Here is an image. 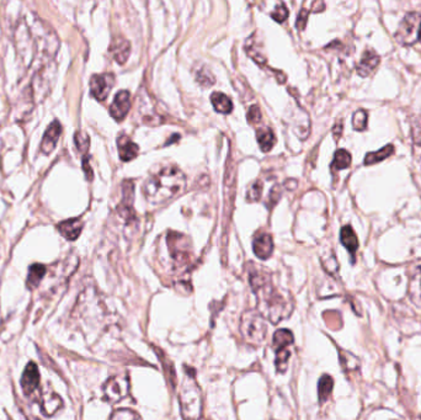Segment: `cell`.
I'll return each mask as SVG.
<instances>
[{
  "mask_svg": "<svg viewBox=\"0 0 421 420\" xmlns=\"http://www.w3.org/2000/svg\"><path fill=\"white\" fill-rule=\"evenodd\" d=\"M241 333L246 343L259 346L267 336V321L258 311H246L241 316Z\"/></svg>",
  "mask_w": 421,
  "mask_h": 420,
  "instance_id": "cell-5",
  "label": "cell"
},
{
  "mask_svg": "<svg viewBox=\"0 0 421 420\" xmlns=\"http://www.w3.org/2000/svg\"><path fill=\"white\" fill-rule=\"evenodd\" d=\"M40 385V373H38V366L33 363H29L21 378V386L24 390L25 395H33L38 388Z\"/></svg>",
  "mask_w": 421,
  "mask_h": 420,
  "instance_id": "cell-14",
  "label": "cell"
},
{
  "mask_svg": "<svg viewBox=\"0 0 421 420\" xmlns=\"http://www.w3.org/2000/svg\"><path fill=\"white\" fill-rule=\"evenodd\" d=\"M113 52H114L115 59L119 62L120 64H123L125 62L127 61L128 56L131 53L129 42L121 40L119 43L115 45Z\"/></svg>",
  "mask_w": 421,
  "mask_h": 420,
  "instance_id": "cell-27",
  "label": "cell"
},
{
  "mask_svg": "<svg viewBox=\"0 0 421 420\" xmlns=\"http://www.w3.org/2000/svg\"><path fill=\"white\" fill-rule=\"evenodd\" d=\"M104 397L110 403H119L129 395V380L126 375L110 378L104 385Z\"/></svg>",
  "mask_w": 421,
  "mask_h": 420,
  "instance_id": "cell-9",
  "label": "cell"
},
{
  "mask_svg": "<svg viewBox=\"0 0 421 420\" xmlns=\"http://www.w3.org/2000/svg\"><path fill=\"white\" fill-rule=\"evenodd\" d=\"M253 251L258 258L263 260L269 259L274 251L272 237L267 233H258L253 241Z\"/></svg>",
  "mask_w": 421,
  "mask_h": 420,
  "instance_id": "cell-13",
  "label": "cell"
},
{
  "mask_svg": "<svg viewBox=\"0 0 421 420\" xmlns=\"http://www.w3.org/2000/svg\"><path fill=\"white\" fill-rule=\"evenodd\" d=\"M131 94L127 90L119 91L115 96L113 104L110 106V115L116 120V121H122L123 118L127 116L131 109Z\"/></svg>",
  "mask_w": 421,
  "mask_h": 420,
  "instance_id": "cell-11",
  "label": "cell"
},
{
  "mask_svg": "<svg viewBox=\"0 0 421 420\" xmlns=\"http://www.w3.org/2000/svg\"><path fill=\"white\" fill-rule=\"evenodd\" d=\"M272 16V19L275 21H277V23H284V20L289 18V10L286 8V5L284 3H279V4L276 5V8H275V11L271 14Z\"/></svg>",
  "mask_w": 421,
  "mask_h": 420,
  "instance_id": "cell-31",
  "label": "cell"
},
{
  "mask_svg": "<svg viewBox=\"0 0 421 420\" xmlns=\"http://www.w3.org/2000/svg\"><path fill=\"white\" fill-rule=\"evenodd\" d=\"M379 62H381V58L379 55L374 52V50H367V51H364L360 62L357 63L356 71L359 73V76H369V74L374 73V69L379 66Z\"/></svg>",
  "mask_w": 421,
  "mask_h": 420,
  "instance_id": "cell-15",
  "label": "cell"
},
{
  "mask_svg": "<svg viewBox=\"0 0 421 420\" xmlns=\"http://www.w3.org/2000/svg\"><path fill=\"white\" fill-rule=\"evenodd\" d=\"M274 344L275 365L277 368V373H284L289 368V360L291 358V345L294 344V334L289 329H279L276 331L272 338Z\"/></svg>",
  "mask_w": 421,
  "mask_h": 420,
  "instance_id": "cell-6",
  "label": "cell"
},
{
  "mask_svg": "<svg viewBox=\"0 0 421 420\" xmlns=\"http://www.w3.org/2000/svg\"><path fill=\"white\" fill-rule=\"evenodd\" d=\"M251 288L258 298V310L266 321L277 324L291 316L294 311V301L287 293L275 288L270 276L265 273H253L250 276Z\"/></svg>",
  "mask_w": 421,
  "mask_h": 420,
  "instance_id": "cell-1",
  "label": "cell"
},
{
  "mask_svg": "<svg viewBox=\"0 0 421 420\" xmlns=\"http://www.w3.org/2000/svg\"><path fill=\"white\" fill-rule=\"evenodd\" d=\"M211 101H212L213 108L216 111L221 113H231L233 110V104L227 95L223 93H213L211 95Z\"/></svg>",
  "mask_w": 421,
  "mask_h": 420,
  "instance_id": "cell-22",
  "label": "cell"
},
{
  "mask_svg": "<svg viewBox=\"0 0 421 420\" xmlns=\"http://www.w3.org/2000/svg\"><path fill=\"white\" fill-rule=\"evenodd\" d=\"M197 81L200 84L204 85V86H211L214 84V78H213L212 73L207 71V69H200L197 72Z\"/></svg>",
  "mask_w": 421,
  "mask_h": 420,
  "instance_id": "cell-32",
  "label": "cell"
},
{
  "mask_svg": "<svg viewBox=\"0 0 421 420\" xmlns=\"http://www.w3.org/2000/svg\"><path fill=\"white\" fill-rule=\"evenodd\" d=\"M114 85V76L110 73L104 74H95L91 76V95L99 101H104L109 96L110 91Z\"/></svg>",
  "mask_w": 421,
  "mask_h": 420,
  "instance_id": "cell-10",
  "label": "cell"
},
{
  "mask_svg": "<svg viewBox=\"0 0 421 420\" xmlns=\"http://www.w3.org/2000/svg\"><path fill=\"white\" fill-rule=\"evenodd\" d=\"M248 120L251 123H258L261 121V111L256 105H253L249 111H248Z\"/></svg>",
  "mask_w": 421,
  "mask_h": 420,
  "instance_id": "cell-35",
  "label": "cell"
},
{
  "mask_svg": "<svg viewBox=\"0 0 421 420\" xmlns=\"http://www.w3.org/2000/svg\"><path fill=\"white\" fill-rule=\"evenodd\" d=\"M351 164V154L345 149H339L336 151L334 156V161L331 163V168L336 170H342L349 168Z\"/></svg>",
  "mask_w": 421,
  "mask_h": 420,
  "instance_id": "cell-26",
  "label": "cell"
},
{
  "mask_svg": "<svg viewBox=\"0 0 421 420\" xmlns=\"http://www.w3.org/2000/svg\"><path fill=\"white\" fill-rule=\"evenodd\" d=\"M62 399L54 393H47L42 401V411L46 416H52L61 408Z\"/></svg>",
  "mask_w": 421,
  "mask_h": 420,
  "instance_id": "cell-24",
  "label": "cell"
},
{
  "mask_svg": "<svg viewBox=\"0 0 421 420\" xmlns=\"http://www.w3.org/2000/svg\"><path fill=\"white\" fill-rule=\"evenodd\" d=\"M340 239L342 246H345L352 256L355 255L356 251L359 249V239L356 233L351 226H345L341 228Z\"/></svg>",
  "mask_w": 421,
  "mask_h": 420,
  "instance_id": "cell-19",
  "label": "cell"
},
{
  "mask_svg": "<svg viewBox=\"0 0 421 420\" xmlns=\"http://www.w3.org/2000/svg\"><path fill=\"white\" fill-rule=\"evenodd\" d=\"M186 176L176 166H166L153 174L143 185V195L151 205H161L171 201L184 191Z\"/></svg>",
  "mask_w": 421,
  "mask_h": 420,
  "instance_id": "cell-3",
  "label": "cell"
},
{
  "mask_svg": "<svg viewBox=\"0 0 421 420\" xmlns=\"http://www.w3.org/2000/svg\"><path fill=\"white\" fill-rule=\"evenodd\" d=\"M46 271H47V269H46V266H45V265H31L29 269V275H28V288H38V283H41V280L45 278Z\"/></svg>",
  "mask_w": 421,
  "mask_h": 420,
  "instance_id": "cell-23",
  "label": "cell"
},
{
  "mask_svg": "<svg viewBox=\"0 0 421 420\" xmlns=\"http://www.w3.org/2000/svg\"><path fill=\"white\" fill-rule=\"evenodd\" d=\"M256 137H258L259 146L263 152L271 151L276 143V137H275L274 131L271 128H259L256 131Z\"/></svg>",
  "mask_w": 421,
  "mask_h": 420,
  "instance_id": "cell-20",
  "label": "cell"
},
{
  "mask_svg": "<svg viewBox=\"0 0 421 420\" xmlns=\"http://www.w3.org/2000/svg\"><path fill=\"white\" fill-rule=\"evenodd\" d=\"M51 35H54L52 28H48L41 19L35 20L33 23L24 20L23 24L18 28V50L20 53H23V51L28 52L31 50L30 66L33 61L46 63L54 57L59 47V41L57 38H51Z\"/></svg>",
  "mask_w": 421,
  "mask_h": 420,
  "instance_id": "cell-2",
  "label": "cell"
},
{
  "mask_svg": "<svg viewBox=\"0 0 421 420\" xmlns=\"http://www.w3.org/2000/svg\"><path fill=\"white\" fill-rule=\"evenodd\" d=\"M421 15L419 13H408L403 18L396 33V40L400 45L410 46L420 40Z\"/></svg>",
  "mask_w": 421,
  "mask_h": 420,
  "instance_id": "cell-7",
  "label": "cell"
},
{
  "mask_svg": "<svg viewBox=\"0 0 421 420\" xmlns=\"http://www.w3.org/2000/svg\"><path fill=\"white\" fill-rule=\"evenodd\" d=\"M117 146H119V154L121 161H132L138 156L139 148H138L137 144L125 135L120 136L119 140H117Z\"/></svg>",
  "mask_w": 421,
  "mask_h": 420,
  "instance_id": "cell-17",
  "label": "cell"
},
{
  "mask_svg": "<svg viewBox=\"0 0 421 420\" xmlns=\"http://www.w3.org/2000/svg\"><path fill=\"white\" fill-rule=\"evenodd\" d=\"M394 153V146L388 144V146L381 148L379 151L371 152L367 153V156L364 157V164L366 166H372V164H377L379 161L387 159Z\"/></svg>",
  "mask_w": 421,
  "mask_h": 420,
  "instance_id": "cell-21",
  "label": "cell"
},
{
  "mask_svg": "<svg viewBox=\"0 0 421 420\" xmlns=\"http://www.w3.org/2000/svg\"><path fill=\"white\" fill-rule=\"evenodd\" d=\"M62 135V125L59 121H53L50 126H48L46 132L43 135L42 142H41V151L45 154H50L54 151V148L57 146L58 140Z\"/></svg>",
  "mask_w": 421,
  "mask_h": 420,
  "instance_id": "cell-12",
  "label": "cell"
},
{
  "mask_svg": "<svg viewBox=\"0 0 421 420\" xmlns=\"http://www.w3.org/2000/svg\"><path fill=\"white\" fill-rule=\"evenodd\" d=\"M420 41H421V30H420Z\"/></svg>",
  "mask_w": 421,
  "mask_h": 420,
  "instance_id": "cell-38",
  "label": "cell"
},
{
  "mask_svg": "<svg viewBox=\"0 0 421 420\" xmlns=\"http://www.w3.org/2000/svg\"><path fill=\"white\" fill-rule=\"evenodd\" d=\"M308 14H309V11H308L307 9L301 10L299 18H297V28H299V30H303V28H306V24H307Z\"/></svg>",
  "mask_w": 421,
  "mask_h": 420,
  "instance_id": "cell-36",
  "label": "cell"
},
{
  "mask_svg": "<svg viewBox=\"0 0 421 420\" xmlns=\"http://www.w3.org/2000/svg\"><path fill=\"white\" fill-rule=\"evenodd\" d=\"M74 142H76V149L86 154L89 146H91V138L86 135L84 131H78L74 136Z\"/></svg>",
  "mask_w": 421,
  "mask_h": 420,
  "instance_id": "cell-30",
  "label": "cell"
},
{
  "mask_svg": "<svg viewBox=\"0 0 421 420\" xmlns=\"http://www.w3.org/2000/svg\"><path fill=\"white\" fill-rule=\"evenodd\" d=\"M168 246L171 258L175 261L176 266L185 268L191 261V249L190 243L185 236L176 232H169L168 234Z\"/></svg>",
  "mask_w": 421,
  "mask_h": 420,
  "instance_id": "cell-8",
  "label": "cell"
},
{
  "mask_svg": "<svg viewBox=\"0 0 421 420\" xmlns=\"http://www.w3.org/2000/svg\"><path fill=\"white\" fill-rule=\"evenodd\" d=\"M181 416L184 420H200L202 416V395L194 376H186L180 391Z\"/></svg>",
  "mask_w": 421,
  "mask_h": 420,
  "instance_id": "cell-4",
  "label": "cell"
},
{
  "mask_svg": "<svg viewBox=\"0 0 421 420\" xmlns=\"http://www.w3.org/2000/svg\"><path fill=\"white\" fill-rule=\"evenodd\" d=\"M333 387H334L333 378L329 375L322 376V378L319 380V383H318V397H319L321 403L328 401V398H329L331 391H333Z\"/></svg>",
  "mask_w": 421,
  "mask_h": 420,
  "instance_id": "cell-25",
  "label": "cell"
},
{
  "mask_svg": "<svg viewBox=\"0 0 421 420\" xmlns=\"http://www.w3.org/2000/svg\"><path fill=\"white\" fill-rule=\"evenodd\" d=\"M261 193H263V184L260 181H256L251 185L250 189L248 190L246 198L249 201H258L261 198Z\"/></svg>",
  "mask_w": 421,
  "mask_h": 420,
  "instance_id": "cell-33",
  "label": "cell"
},
{
  "mask_svg": "<svg viewBox=\"0 0 421 420\" xmlns=\"http://www.w3.org/2000/svg\"><path fill=\"white\" fill-rule=\"evenodd\" d=\"M83 168H84V171H86V179L91 180V178H93V170L91 169V166H89L88 157H84V159H83Z\"/></svg>",
  "mask_w": 421,
  "mask_h": 420,
  "instance_id": "cell-37",
  "label": "cell"
},
{
  "mask_svg": "<svg viewBox=\"0 0 421 420\" xmlns=\"http://www.w3.org/2000/svg\"><path fill=\"white\" fill-rule=\"evenodd\" d=\"M413 141L417 146H421V120H415L412 126Z\"/></svg>",
  "mask_w": 421,
  "mask_h": 420,
  "instance_id": "cell-34",
  "label": "cell"
},
{
  "mask_svg": "<svg viewBox=\"0 0 421 420\" xmlns=\"http://www.w3.org/2000/svg\"><path fill=\"white\" fill-rule=\"evenodd\" d=\"M367 123H369V115L364 110H357L354 116H352V127L355 128L356 131H364L367 128Z\"/></svg>",
  "mask_w": 421,
  "mask_h": 420,
  "instance_id": "cell-28",
  "label": "cell"
},
{
  "mask_svg": "<svg viewBox=\"0 0 421 420\" xmlns=\"http://www.w3.org/2000/svg\"><path fill=\"white\" fill-rule=\"evenodd\" d=\"M109 420H142L137 412L128 409V408H122V409H117L115 411Z\"/></svg>",
  "mask_w": 421,
  "mask_h": 420,
  "instance_id": "cell-29",
  "label": "cell"
},
{
  "mask_svg": "<svg viewBox=\"0 0 421 420\" xmlns=\"http://www.w3.org/2000/svg\"><path fill=\"white\" fill-rule=\"evenodd\" d=\"M408 293H409V297L412 300V302L417 307L421 308V265L417 266L413 271L410 281H409Z\"/></svg>",
  "mask_w": 421,
  "mask_h": 420,
  "instance_id": "cell-18",
  "label": "cell"
},
{
  "mask_svg": "<svg viewBox=\"0 0 421 420\" xmlns=\"http://www.w3.org/2000/svg\"><path fill=\"white\" fill-rule=\"evenodd\" d=\"M83 226L84 225L81 218H71L57 225V229L68 241H76V238L81 236Z\"/></svg>",
  "mask_w": 421,
  "mask_h": 420,
  "instance_id": "cell-16",
  "label": "cell"
}]
</instances>
